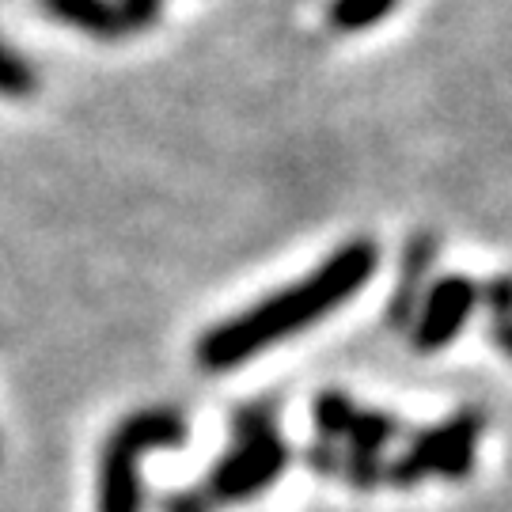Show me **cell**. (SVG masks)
Instances as JSON below:
<instances>
[{"instance_id": "6da1fadb", "label": "cell", "mask_w": 512, "mask_h": 512, "mask_svg": "<svg viewBox=\"0 0 512 512\" xmlns=\"http://www.w3.org/2000/svg\"><path fill=\"white\" fill-rule=\"evenodd\" d=\"M376 266H380V247L372 239H349L308 277L205 330L198 338V365L205 372H228L255 361L258 353L323 323L330 311L353 300L372 281Z\"/></svg>"}, {"instance_id": "7a4b0ae2", "label": "cell", "mask_w": 512, "mask_h": 512, "mask_svg": "<svg viewBox=\"0 0 512 512\" xmlns=\"http://www.w3.org/2000/svg\"><path fill=\"white\" fill-rule=\"evenodd\" d=\"M289 467V444L277 429L274 403H243L232 410V448L209 471V501L243 505L270 490Z\"/></svg>"}, {"instance_id": "3957f363", "label": "cell", "mask_w": 512, "mask_h": 512, "mask_svg": "<svg viewBox=\"0 0 512 512\" xmlns=\"http://www.w3.org/2000/svg\"><path fill=\"white\" fill-rule=\"evenodd\" d=\"M190 429L175 406H148L133 410L110 429L103 456H99V512H141V471L137 463L160 448H183Z\"/></svg>"}, {"instance_id": "277c9868", "label": "cell", "mask_w": 512, "mask_h": 512, "mask_svg": "<svg viewBox=\"0 0 512 512\" xmlns=\"http://www.w3.org/2000/svg\"><path fill=\"white\" fill-rule=\"evenodd\" d=\"M482 429L486 418L478 410H456L452 418L414 433L403 456L384 467V482L395 490H414L425 478H448V482L471 478Z\"/></svg>"}, {"instance_id": "5b68a950", "label": "cell", "mask_w": 512, "mask_h": 512, "mask_svg": "<svg viewBox=\"0 0 512 512\" xmlns=\"http://www.w3.org/2000/svg\"><path fill=\"white\" fill-rule=\"evenodd\" d=\"M478 308V285L467 274H448L433 281L418 304V315L410 323V338L414 349L421 353H437V349L452 346L459 330L467 327L471 311Z\"/></svg>"}, {"instance_id": "8992f818", "label": "cell", "mask_w": 512, "mask_h": 512, "mask_svg": "<svg viewBox=\"0 0 512 512\" xmlns=\"http://www.w3.org/2000/svg\"><path fill=\"white\" fill-rule=\"evenodd\" d=\"M433 258H437V239L429 232H421V236L406 243L399 281H395V293L387 300V323L395 330H410V323H414L421 296H425V281H429V270H433Z\"/></svg>"}, {"instance_id": "52a82bcc", "label": "cell", "mask_w": 512, "mask_h": 512, "mask_svg": "<svg viewBox=\"0 0 512 512\" xmlns=\"http://www.w3.org/2000/svg\"><path fill=\"white\" fill-rule=\"evenodd\" d=\"M42 8L57 23L76 27V31H84V35L92 38H103V42L126 38V27L118 19L114 0H42Z\"/></svg>"}, {"instance_id": "ba28073f", "label": "cell", "mask_w": 512, "mask_h": 512, "mask_svg": "<svg viewBox=\"0 0 512 512\" xmlns=\"http://www.w3.org/2000/svg\"><path fill=\"white\" fill-rule=\"evenodd\" d=\"M395 437H399V418L395 414H387V410H357L342 440L349 444V456L380 459V452Z\"/></svg>"}, {"instance_id": "9c48e42d", "label": "cell", "mask_w": 512, "mask_h": 512, "mask_svg": "<svg viewBox=\"0 0 512 512\" xmlns=\"http://www.w3.org/2000/svg\"><path fill=\"white\" fill-rule=\"evenodd\" d=\"M478 300L490 311V338L512 361V274H501L478 289Z\"/></svg>"}, {"instance_id": "30bf717a", "label": "cell", "mask_w": 512, "mask_h": 512, "mask_svg": "<svg viewBox=\"0 0 512 512\" xmlns=\"http://www.w3.org/2000/svg\"><path fill=\"white\" fill-rule=\"evenodd\" d=\"M395 8H399V0H330L327 19L334 31L357 35V31H368V27L384 23Z\"/></svg>"}, {"instance_id": "8fae6325", "label": "cell", "mask_w": 512, "mask_h": 512, "mask_svg": "<svg viewBox=\"0 0 512 512\" xmlns=\"http://www.w3.org/2000/svg\"><path fill=\"white\" fill-rule=\"evenodd\" d=\"M357 414V403L349 399L346 391L330 387V391H319L315 403H311V421H315V437L319 440H338L346 437L349 421Z\"/></svg>"}, {"instance_id": "7c38bea8", "label": "cell", "mask_w": 512, "mask_h": 512, "mask_svg": "<svg viewBox=\"0 0 512 512\" xmlns=\"http://www.w3.org/2000/svg\"><path fill=\"white\" fill-rule=\"evenodd\" d=\"M38 88V73L27 57H19L12 46H4L0 38V95L4 99H27Z\"/></svg>"}, {"instance_id": "4fadbf2b", "label": "cell", "mask_w": 512, "mask_h": 512, "mask_svg": "<svg viewBox=\"0 0 512 512\" xmlns=\"http://www.w3.org/2000/svg\"><path fill=\"white\" fill-rule=\"evenodd\" d=\"M160 4H164V0H114L126 35H133V31H148V27L160 19Z\"/></svg>"}, {"instance_id": "5bb4252c", "label": "cell", "mask_w": 512, "mask_h": 512, "mask_svg": "<svg viewBox=\"0 0 512 512\" xmlns=\"http://www.w3.org/2000/svg\"><path fill=\"white\" fill-rule=\"evenodd\" d=\"M304 463H308L315 475H327V478H338L342 475V452H338V444L334 440H311L308 448H304Z\"/></svg>"}, {"instance_id": "9a60e30c", "label": "cell", "mask_w": 512, "mask_h": 512, "mask_svg": "<svg viewBox=\"0 0 512 512\" xmlns=\"http://www.w3.org/2000/svg\"><path fill=\"white\" fill-rule=\"evenodd\" d=\"M160 512H213L209 509V497L198 490H175L160 501Z\"/></svg>"}]
</instances>
